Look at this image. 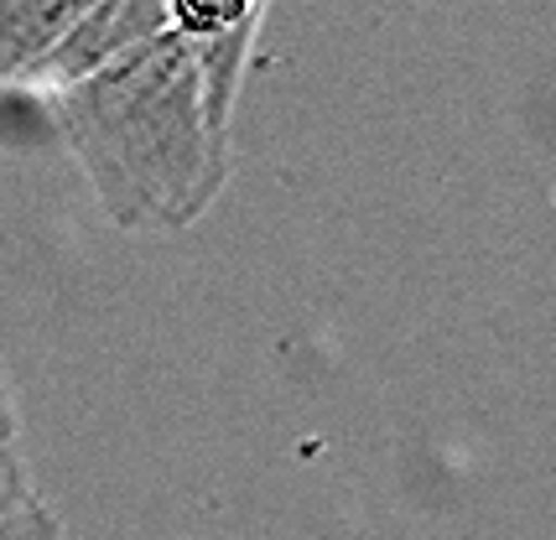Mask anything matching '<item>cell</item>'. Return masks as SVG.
Returning a JSON list of instances; mask_svg holds the SVG:
<instances>
[{
    "label": "cell",
    "instance_id": "cell-1",
    "mask_svg": "<svg viewBox=\"0 0 556 540\" xmlns=\"http://www.w3.org/2000/svg\"><path fill=\"white\" fill-rule=\"evenodd\" d=\"M52 115L104 219L130 234L198 223L235 172L229 125L214 120L193 52L172 31L52 94Z\"/></svg>",
    "mask_w": 556,
    "mask_h": 540
},
{
    "label": "cell",
    "instance_id": "cell-4",
    "mask_svg": "<svg viewBox=\"0 0 556 540\" xmlns=\"http://www.w3.org/2000/svg\"><path fill=\"white\" fill-rule=\"evenodd\" d=\"M94 0H0V83H22Z\"/></svg>",
    "mask_w": 556,
    "mask_h": 540
},
{
    "label": "cell",
    "instance_id": "cell-6",
    "mask_svg": "<svg viewBox=\"0 0 556 540\" xmlns=\"http://www.w3.org/2000/svg\"><path fill=\"white\" fill-rule=\"evenodd\" d=\"M0 540H63V519L52 504H31L16 515H0Z\"/></svg>",
    "mask_w": 556,
    "mask_h": 540
},
{
    "label": "cell",
    "instance_id": "cell-5",
    "mask_svg": "<svg viewBox=\"0 0 556 540\" xmlns=\"http://www.w3.org/2000/svg\"><path fill=\"white\" fill-rule=\"evenodd\" d=\"M31 504H42V493L31 489L22 437H5L0 432V515H16V510H31Z\"/></svg>",
    "mask_w": 556,
    "mask_h": 540
},
{
    "label": "cell",
    "instance_id": "cell-2",
    "mask_svg": "<svg viewBox=\"0 0 556 540\" xmlns=\"http://www.w3.org/2000/svg\"><path fill=\"white\" fill-rule=\"evenodd\" d=\"M167 31L193 52L203 94L218 125H235V99L244 83V63L261 37L270 0H162Z\"/></svg>",
    "mask_w": 556,
    "mask_h": 540
},
{
    "label": "cell",
    "instance_id": "cell-3",
    "mask_svg": "<svg viewBox=\"0 0 556 540\" xmlns=\"http://www.w3.org/2000/svg\"><path fill=\"white\" fill-rule=\"evenodd\" d=\"M167 37V11L162 0H94L78 22L68 26V37L22 78L26 89H42V94H63L73 83L94 78L99 68L130 57L136 48Z\"/></svg>",
    "mask_w": 556,
    "mask_h": 540
},
{
    "label": "cell",
    "instance_id": "cell-7",
    "mask_svg": "<svg viewBox=\"0 0 556 540\" xmlns=\"http://www.w3.org/2000/svg\"><path fill=\"white\" fill-rule=\"evenodd\" d=\"M0 432L5 437H22V421H16V395L5 385V374H0Z\"/></svg>",
    "mask_w": 556,
    "mask_h": 540
}]
</instances>
